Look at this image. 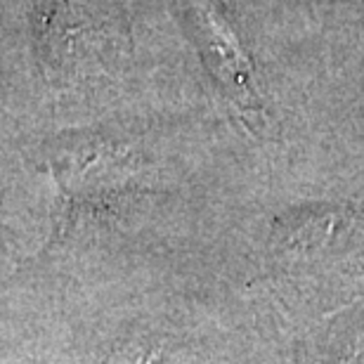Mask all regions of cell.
<instances>
[{
	"label": "cell",
	"mask_w": 364,
	"mask_h": 364,
	"mask_svg": "<svg viewBox=\"0 0 364 364\" xmlns=\"http://www.w3.org/2000/svg\"><path fill=\"white\" fill-rule=\"evenodd\" d=\"M3 92L53 112L201 105L171 0H3Z\"/></svg>",
	"instance_id": "cell-1"
},
{
	"label": "cell",
	"mask_w": 364,
	"mask_h": 364,
	"mask_svg": "<svg viewBox=\"0 0 364 364\" xmlns=\"http://www.w3.org/2000/svg\"><path fill=\"white\" fill-rule=\"evenodd\" d=\"M203 107L256 142L329 100L312 0H171Z\"/></svg>",
	"instance_id": "cell-2"
}]
</instances>
